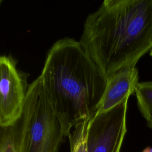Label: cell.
<instances>
[{
  "label": "cell",
  "mask_w": 152,
  "mask_h": 152,
  "mask_svg": "<svg viewBox=\"0 0 152 152\" xmlns=\"http://www.w3.org/2000/svg\"><path fill=\"white\" fill-rule=\"evenodd\" d=\"M80 42L107 79L135 67L152 48V0H104L86 18Z\"/></svg>",
  "instance_id": "obj_1"
},
{
  "label": "cell",
  "mask_w": 152,
  "mask_h": 152,
  "mask_svg": "<svg viewBox=\"0 0 152 152\" xmlns=\"http://www.w3.org/2000/svg\"><path fill=\"white\" fill-rule=\"evenodd\" d=\"M40 76L50 105L69 134L75 124L97 112L107 78L80 41L64 37L55 42Z\"/></svg>",
  "instance_id": "obj_2"
},
{
  "label": "cell",
  "mask_w": 152,
  "mask_h": 152,
  "mask_svg": "<svg viewBox=\"0 0 152 152\" xmlns=\"http://www.w3.org/2000/svg\"><path fill=\"white\" fill-rule=\"evenodd\" d=\"M68 135L50 106L42 87L30 120L24 152H58Z\"/></svg>",
  "instance_id": "obj_3"
},
{
  "label": "cell",
  "mask_w": 152,
  "mask_h": 152,
  "mask_svg": "<svg viewBox=\"0 0 152 152\" xmlns=\"http://www.w3.org/2000/svg\"><path fill=\"white\" fill-rule=\"evenodd\" d=\"M128 99L109 110L96 112L90 119L87 139V152H121L127 131Z\"/></svg>",
  "instance_id": "obj_4"
},
{
  "label": "cell",
  "mask_w": 152,
  "mask_h": 152,
  "mask_svg": "<svg viewBox=\"0 0 152 152\" xmlns=\"http://www.w3.org/2000/svg\"><path fill=\"white\" fill-rule=\"evenodd\" d=\"M27 75L11 56L0 57V126L14 123L21 115L28 86Z\"/></svg>",
  "instance_id": "obj_5"
},
{
  "label": "cell",
  "mask_w": 152,
  "mask_h": 152,
  "mask_svg": "<svg viewBox=\"0 0 152 152\" xmlns=\"http://www.w3.org/2000/svg\"><path fill=\"white\" fill-rule=\"evenodd\" d=\"M42 88L40 75L28 85L21 116L11 125L0 126V152H24L30 120Z\"/></svg>",
  "instance_id": "obj_6"
},
{
  "label": "cell",
  "mask_w": 152,
  "mask_h": 152,
  "mask_svg": "<svg viewBox=\"0 0 152 152\" xmlns=\"http://www.w3.org/2000/svg\"><path fill=\"white\" fill-rule=\"evenodd\" d=\"M138 71L135 67L122 68L107 79L106 87L98 113L104 112L116 107L133 93L139 83Z\"/></svg>",
  "instance_id": "obj_7"
},
{
  "label": "cell",
  "mask_w": 152,
  "mask_h": 152,
  "mask_svg": "<svg viewBox=\"0 0 152 152\" xmlns=\"http://www.w3.org/2000/svg\"><path fill=\"white\" fill-rule=\"evenodd\" d=\"M139 110L152 129V81L139 83L135 90Z\"/></svg>",
  "instance_id": "obj_8"
},
{
  "label": "cell",
  "mask_w": 152,
  "mask_h": 152,
  "mask_svg": "<svg viewBox=\"0 0 152 152\" xmlns=\"http://www.w3.org/2000/svg\"><path fill=\"white\" fill-rule=\"evenodd\" d=\"M70 152H87V135L83 133L77 132L69 138Z\"/></svg>",
  "instance_id": "obj_9"
},
{
  "label": "cell",
  "mask_w": 152,
  "mask_h": 152,
  "mask_svg": "<svg viewBox=\"0 0 152 152\" xmlns=\"http://www.w3.org/2000/svg\"><path fill=\"white\" fill-rule=\"evenodd\" d=\"M142 152H152V147H147L145 148Z\"/></svg>",
  "instance_id": "obj_10"
},
{
  "label": "cell",
  "mask_w": 152,
  "mask_h": 152,
  "mask_svg": "<svg viewBox=\"0 0 152 152\" xmlns=\"http://www.w3.org/2000/svg\"><path fill=\"white\" fill-rule=\"evenodd\" d=\"M150 55L152 57V48H151V49L150 50Z\"/></svg>",
  "instance_id": "obj_11"
}]
</instances>
